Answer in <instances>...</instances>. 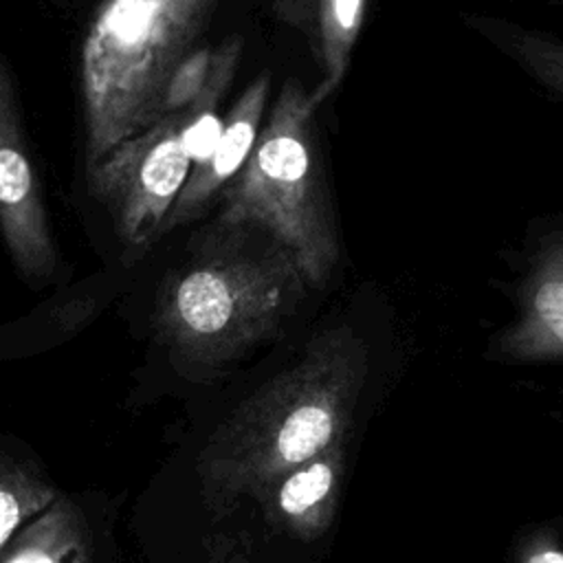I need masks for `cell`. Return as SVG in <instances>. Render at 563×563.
<instances>
[{"instance_id": "obj_5", "label": "cell", "mask_w": 563, "mask_h": 563, "mask_svg": "<svg viewBox=\"0 0 563 563\" xmlns=\"http://www.w3.org/2000/svg\"><path fill=\"white\" fill-rule=\"evenodd\" d=\"M240 55L242 37H227L213 48L209 77L194 103L119 143L88 172L92 191L112 213L117 233L128 246L143 249L158 240L191 167L209 152L222 128L218 106Z\"/></svg>"}, {"instance_id": "obj_9", "label": "cell", "mask_w": 563, "mask_h": 563, "mask_svg": "<svg viewBox=\"0 0 563 563\" xmlns=\"http://www.w3.org/2000/svg\"><path fill=\"white\" fill-rule=\"evenodd\" d=\"M495 352L521 363L563 358V229L534 253L517 317L497 336Z\"/></svg>"}, {"instance_id": "obj_6", "label": "cell", "mask_w": 563, "mask_h": 563, "mask_svg": "<svg viewBox=\"0 0 563 563\" xmlns=\"http://www.w3.org/2000/svg\"><path fill=\"white\" fill-rule=\"evenodd\" d=\"M0 235L20 277L29 284L55 279L57 244L4 62H0Z\"/></svg>"}, {"instance_id": "obj_16", "label": "cell", "mask_w": 563, "mask_h": 563, "mask_svg": "<svg viewBox=\"0 0 563 563\" xmlns=\"http://www.w3.org/2000/svg\"><path fill=\"white\" fill-rule=\"evenodd\" d=\"M209 563H238V561H229V559H213Z\"/></svg>"}, {"instance_id": "obj_12", "label": "cell", "mask_w": 563, "mask_h": 563, "mask_svg": "<svg viewBox=\"0 0 563 563\" xmlns=\"http://www.w3.org/2000/svg\"><path fill=\"white\" fill-rule=\"evenodd\" d=\"M471 29L479 31L493 46L504 51L517 66H521L530 77L563 97V40L541 31L526 29L521 24L471 15Z\"/></svg>"}, {"instance_id": "obj_7", "label": "cell", "mask_w": 563, "mask_h": 563, "mask_svg": "<svg viewBox=\"0 0 563 563\" xmlns=\"http://www.w3.org/2000/svg\"><path fill=\"white\" fill-rule=\"evenodd\" d=\"M271 92V75L260 73L231 106L222 128L209 152L191 167V174L180 189L172 211L167 213L158 238L167 235L180 224L191 222L200 211L224 191L246 163L253 143L260 134Z\"/></svg>"}, {"instance_id": "obj_13", "label": "cell", "mask_w": 563, "mask_h": 563, "mask_svg": "<svg viewBox=\"0 0 563 563\" xmlns=\"http://www.w3.org/2000/svg\"><path fill=\"white\" fill-rule=\"evenodd\" d=\"M57 499V488L31 466L0 457V556Z\"/></svg>"}, {"instance_id": "obj_10", "label": "cell", "mask_w": 563, "mask_h": 563, "mask_svg": "<svg viewBox=\"0 0 563 563\" xmlns=\"http://www.w3.org/2000/svg\"><path fill=\"white\" fill-rule=\"evenodd\" d=\"M271 9L282 24L306 40L321 70V81L310 95L321 106L345 79L363 29L365 0H271Z\"/></svg>"}, {"instance_id": "obj_11", "label": "cell", "mask_w": 563, "mask_h": 563, "mask_svg": "<svg viewBox=\"0 0 563 563\" xmlns=\"http://www.w3.org/2000/svg\"><path fill=\"white\" fill-rule=\"evenodd\" d=\"M0 563H90L86 526L77 506L59 497L11 541Z\"/></svg>"}, {"instance_id": "obj_3", "label": "cell", "mask_w": 563, "mask_h": 563, "mask_svg": "<svg viewBox=\"0 0 563 563\" xmlns=\"http://www.w3.org/2000/svg\"><path fill=\"white\" fill-rule=\"evenodd\" d=\"M222 0H101L79 46L84 163L158 121L172 70L198 46Z\"/></svg>"}, {"instance_id": "obj_1", "label": "cell", "mask_w": 563, "mask_h": 563, "mask_svg": "<svg viewBox=\"0 0 563 563\" xmlns=\"http://www.w3.org/2000/svg\"><path fill=\"white\" fill-rule=\"evenodd\" d=\"M369 367L365 341L347 325L317 332L209 438L198 457L207 506L224 515L279 473L345 438Z\"/></svg>"}, {"instance_id": "obj_15", "label": "cell", "mask_w": 563, "mask_h": 563, "mask_svg": "<svg viewBox=\"0 0 563 563\" xmlns=\"http://www.w3.org/2000/svg\"><path fill=\"white\" fill-rule=\"evenodd\" d=\"M515 563H563V548L550 534H532L521 543Z\"/></svg>"}, {"instance_id": "obj_14", "label": "cell", "mask_w": 563, "mask_h": 563, "mask_svg": "<svg viewBox=\"0 0 563 563\" xmlns=\"http://www.w3.org/2000/svg\"><path fill=\"white\" fill-rule=\"evenodd\" d=\"M211 59H213V48L198 44L194 51H189L183 62L172 70V75L165 81V88L161 92L158 101V119L174 114L189 103L202 92L205 81L211 70Z\"/></svg>"}, {"instance_id": "obj_2", "label": "cell", "mask_w": 563, "mask_h": 563, "mask_svg": "<svg viewBox=\"0 0 563 563\" xmlns=\"http://www.w3.org/2000/svg\"><path fill=\"white\" fill-rule=\"evenodd\" d=\"M308 286L271 235L213 224L202 246L165 277L154 328L174 361L211 372L277 336Z\"/></svg>"}, {"instance_id": "obj_4", "label": "cell", "mask_w": 563, "mask_h": 563, "mask_svg": "<svg viewBox=\"0 0 563 563\" xmlns=\"http://www.w3.org/2000/svg\"><path fill=\"white\" fill-rule=\"evenodd\" d=\"M319 103L286 79L262 121L253 150L224 187L220 227L271 235L297 262L310 286L323 284L339 262V235L317 141Z\"/></svg>"}, {"instance_id": "obj_8", "label": "cell", "mask_w": 563, "mask_h": 563, "mask_svg": "<svg viewBox=\"0 0 563 563\" xmlns=\"http://www.w3.org/2000/svg\"><path fill=\"white\" fill-rule=\"evenodd\" d=\"M345 468V438L271 479L255 501L271 528L299 541L319 539L336 512Z\"/></svg>"}]
</instances>
